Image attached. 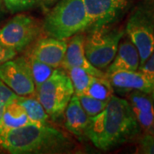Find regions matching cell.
Segmentation results:
<instances>
[{
  "label": "cell",
  "mask_w": 154,
  "mask_h": 154,
  "mask_svg": "<svg viewBox=\"0 0 154 154\" xmlns=\"http://www.w3.org/2000/svg\"><path fill=\"white\" fill-rule=\"evenodd\" d=\"M138 151L140 153L154 154V134L145 133L139 140Z\"/></svg>",
  "instance_id": "603a6c76"
},
{
  "label": "cell",
  "mask_w": 154,
  "mask_h": 154,
  "mask_svg": "<svg viewBox=\"0 0 154 154\" xmlns=\"http://www.w3.org/2000/svg\"><path fill=\"white\" fill-rule=\"evenodd\" d=\"M84 94L101 101L109 102L114 96V88L106 75L105 76H94Z\"/></svg>",
  "instance_id": "ac0fdd59"
},
{
  "label": "cell",
  "mask_w": 154,
  "mask_h": 154,
  "mask_svg": "<svg viewBox=\"0 0 154 154\" xmlns=\"http://www.w3.org/2000/svg\"><path fill=\"white\" fill-rule=\"evenodd\" d=\"M88 28L84 0H58L45 18L42 29L49 37L71 38Z\"/></svg>",
  "instance_id": "3957f363"
},
{
  "label": "cell",
  "mask_w": 154,
  "mask_h": 154,
  "mask_svg": "<svg viewBox=\"0 0 154 154\" xmlns=\"http://www.w3.org/2000/svg\"><path fill=\"white\" fill-rule=\"evenodd\" d=\"M128 94V102L140 129L154 134V103L152 95L140 91H132Z\"/></svg>",
  "instance_id": "7c38bea8"
},
{
  "label": "cell",
  "mask_w": 154,
  "mask_h": 154,
  "mask_svg": "<svg viewBox=\"0 0 154 154\" xmlns=\"http://www.w3.org/2000/svg\"><path fill=\"white\" fill-rule=\"evenodd\" d=\"M77 97L79 98L80 103L83 110H85V112L88 114L89 117H93L94 116L99 114L105 109L108 103V102L94 99L93 97H90L85 94L77 95Z\"/></svg>",
  "instance_id": "44dd1931"
},
{
  "label": "cell",
  "mask_w": 154,
  "mask_h": 154,
  "mask_svg": "<svg viewBox=\"0 0 154 154\" xmlns=\"http://www.w3.org/2000/svg\"><path fill=\"white\" fill-rule=\"evenodd\" d=\"M17 96L8 102L0 117V131L32 124L25 110L18 103Z\"/></svg>",
  "instance_id": "2e32d148"
},
{
  "label": "cell",
  "mask_w": 154,
  "mask_h": 154,
  "mask_svg": "<svg viewBox=\"0 0 154 154\" xmlns=\"http://www.w3.org/2000/svg\"><path fill=\"white\" fill-rule=\"evenodd\" d=\"M64 126L69 132L80 140L88 139V131L90 117L83 110L79 98L74 94L65 109Z\"/></svg>",
  "instance_id": "5bb4252c"
},
{
  "label": "cell",
  "mask_w": 154,
  "mask_h": 154,
  "mask_svg": "<svg viewBox=\"0 0 154 154\" xmlns=\"http://www.w3.org/2000/svg\"><path fill=\"white\" fill-rule=\"evenodd\" d=\"M84 38L85 37L81 33L72 36L69 43H68L67 45L61 69H65L70 67H79L94 76H105V72L94 67L87 58L84 51Z\"/></svg>",
  "instance_id": "4fadbf2b"
},
{
  "label": "cell",
  "mask_w": 154,
  "mask_h": 154,
  "mask_svg": "<svg viewBox=\"0 0 154 154\" xmlns=\"http://www.w3.org/2000/svg\"><path fill=\"white\" fill-rule=\"evenodd\" d=\"M71 81L75 94H84L92 82L94 75L79 67H70L64 69Z\"/></svg>",
  "instance_id": "d6986e66"
},
{
  "label": "cell",
  "mask_w": 154,
  "mask_h": 154,
  "mask_svg": "<svg viewBox=\"0 0 154 154\" xmlns=\"http://www.w3.org/2000/svg\"><path fill=\"white\" fill-rule=\"evenodd\" d=\"M25 56L28 57V63L30 66L31 74H32L35 88H38L39 85L45 82L51 75L52 72L54 70V68L33 58L28 54Z\"/></svg>",
  "instance_id": "ffe728a7"
},
{
  "label": "cell",
  "mask_w": 154,
  "mask_h": 154,
  "mask_svg": "<svg viewBox=\"0 0 154 154\" xmlns=\"http://www.w3.org/2000/svg\"><path fill=\"white\" fill-rule=\"evenodd\" d=\"M88 29L110 26L118 21L129 5V0H84Z\"/></svg>",
  "instance_id": "9c48e42d"
},
{
  "label": "cell",
  "mask_w": 154,
  "mask_h": 154,
  "mask_svg": "<svg viewBox=\"0 0 154 154\" xmlns=\"http://www.w3.org/2000/svg\"><path fill=\"white\" fill-rule=\"evenodd\" d=\"M151 95H152V100H153V103H154V90L152 91V93L151 94Z\"/></svg>",
  "instance_id": "83f0119b"
},
{
  "label": "cell",
  "mask_w": 154,
  "mask_h": 154,
  "mask_svg": "<svg viewBox=\"0 0 154 154\" xmlns=\"http://www.w3.org/2000/svg\"><path fill=\"white\" fill-rule=\"evenodd\" d=\"M74 94L69 77L66 71L60 68L54 69L51 75L35 88L36 99L52 120L62 117Z\"/></svg>",
  "instance_id": "277c9868"
},
{
  "label": "cell",
  "mask_w": 154,
  "mask_h": 154,
  "mask_svg": "<svg viewBox=\"0 0 154 154\" xmlns=\"http://www.w3.org/2000/svg\"><path fill=\"white\" fill-rule=\"evenodd\" d=\"M18 103L22 105L28 115L32 124L46 125L48 124L50 118L49 115L45 110L44 107L39 103L35 96L23 97L17 96Z\"/></svg>",
  "instance_id": "e0dca14e"
},
{
  "label": "cell",
  "mask_w": 154,
  "mask_h": 154,
  "mask_svg": "<svg viewBox=\"0 0 154 154\" xmlns=\"http://www.w3.org/2000/svg\"><path fill=\"white\" fill-rule=\"evenodd\" d=\"M140 133L128 100L113 96L99 114L90 117L87 138L97 148L108 151L131 141Z\"/></svg>",
  "instance_id": "6da1fadb"
},
{
  "label": "cell",
  "mask_w": 154,
  "mask_h": 154,
  "mask_svg": "<svg viewBox=\"0 0 154 154\" xmlns=\"http://www.w3.org/2000/svg\"><path fill=\"white\" fill-rule=\"evenodd\" d=\"M35 1H36V3L39 4L41 6H43L44 8H49V6L54 5L58 0H35Z\"/></svg>",
  "instance_id": "4316f807"
},
{
  "label": "cell",
  "mask_w": 154,
  "mask_h": 154,
  "mask_svg": "<svg viewBox=\"0 0 154 154\" xmlns=\"http://www.w3.org/2000/svg\"><path fill=\"white\" fill-rule=\"evenodd\" d=\"M36 41L28 55L54 69L61 68L68 45L66 39L47 37Z\"/></svg>",
  "instance_id": "8fae6325"
},
{
  "label": "cell",
  "mask_w": 154,
  "mask_h": 154,
  "mask_svg": "<svg viewBox=\"0 0 154 154\" xmlns=\"http://www.w3.org/2000/svg\"><path fill=\"white\" fill-rule=\"evenodd\" d=\"M5 7L11 13H17L31 9L36 4L35 0H4Z\"/></svg>",
  "instance_id": "7402d4cb"
},
{
  "label": "cell",
  "mask_w": 154,
  "mask_h": 154,
  "mask_svg": "<svg viewBox=\"0 0 154 154\" xmlns=\"http://www.w3.org/2000/svg\"><path fill=\"white\" fill-rule=\"evenodd\" d=\"M17 94L12 92L5 83L0 80V117L4 112L6 105L11 99H14Z\"/></svg>",
  "instance_id": "cb8c5ba5"
},
{
  "label": "cell",
  "mask_w": 154,
  "mask_h": 154,
  "mask_svg": "<svg viewBox=\"0 0 154 154\" xmlns=\"http://www.w3.org/2000/svg\"><path fill=\"white\" fill-rule=\"evenodd\" d=\"M105 75L110 80L114 91L119 94L124 95L132 91L151 94L154 90V80L140 70L116 71Z\"/></svg>",
  "instance_id": "30bf717a"
},
{
  "label": "cell",
  "mask_w": 154,
  "mask_h": 154,
  "mask_svg": "<svg viewBox=\"0 0 154 154\" xmlns=\"http://www.w3.org/2000/svg\"><path fill=\"white\" fill-rule=\"evenodd\" d=\"M0 80L18 96H35V86L26 56L1 63Z\"/></svg>",
  "instance_id": "ba28073f"
},
{
  "label": "cell",
  "mask_w": 154,
  "mask_h": 154,
  "mask_svg": "<svg viewBox=\"0 0 154 154\" xmlns=\"http://www.w3.org/2000/svg\"><path fill=\"white\" fill-rule=\"evenodd\" d=\"M72 147L73 142L65 133L48 124H28L0 131V152L63 153Z\"/></svg>",
  "instance_id": "7a4b0ae2"
},
{
  "label": "cell",
  "mask_w": 154,
  "mask_h": 154,
  "mask_svg": "<svg viewBox=\"0 0 154 154\" xmlns=\"http://www.w3.org/2000/svg\"><path fill=\"white\" fill-rule=\"evenodd\" d=\"M84 38V51L88 61L99 69L110 65L118 49L124 30L110 26L88 29Z\"/></svg>",
  "instance_id": "8992f818"
},
{
  "label": "cell",
  "mask_w": 154,
  "mask_h": 154,
  "mask_svg": "<svg viewBox=\"0 0 154 154\" xmlns=\"http://www.w3.org/2000/svg\"><path fill=\"white\" fill-rule=\"evenodd\" d=\"M125 33L137 48L141 66L154 50V0H147L133 11Z\"/></svg>",
  "instance_id": "5b68a950"
},
{
  "label": "cell",
  "mask_w": 154,
  "mask_h": 154,
  "mask_svg": "<svg viewBox=\"0 0 154 154\" xmlns=\"http://www.w3.org/2000/svg\"><path fill=\"white\" fill-rule=\"evenodd\" d=\"M140 55L137 48L129 39L119 43L118 49L105 74L116 71H134L140 67Z\"/></svg>",
  "instance_id": "9a60e30c"
},
{
  "label": "cell",
  "mask_w": 154,
  "mask_h": 154,
  "mask_svg": "<svg viewBox=\"0 0 154 154\" xmlns=\"http://www.w3.org/2000/svg\"><path fill=\"white\" fill-rule=\"evenodd\" d=\"M42 31V25L35 18L18 14L0 28V43L20 52L36 41Z\"/></svg>",
  "instance_id": "52a82bcc"
},
{
  "label": "cell",
  "mask_w": 154,
  "mask_h": 154,
  "mask_svg": "<svg viewBox=\"0 0 154 154\" xmlns=\"http://www.w3.org/2000/svg\"><path fill=\"white\" fill-rule=\"evenodd\" d=\"M139 70L154 80V50L143 64L139 67Z\"/></svg>",
  "instance_id": "d4e9b609"
},
{
  "label": "cell",
  "mask_w": 154,
  "mask_h": 154,
  "mask_svg": "<svg viewBox=\"0 0 154 154\" xmlns=\"http://www.w3.org/2000/svg\"><path fill=\"white\" fill-rule=\"evenodd\" d=\"M17 52L14 50L10 49L0 43V64L6 61L11 60L17 56Z\"/></svg>",
  "instance_id": "484cf974"
}]
</instances>
